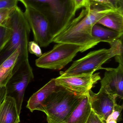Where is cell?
Listing matches in <instances>:
<instances>
[{"label":"cell","mask_w":123,"mask_h":123,"mask_svg":"<svg viewBox=\"0 0 123 123\" xmlns=\"http://www.w3.org/2000/svg\"><path fill=\"white\" fill-rule=\"evenodd\" d=\"M116 10L89 7L82 10L67 26L57 36L52 42L84 46L87 49L92 48L100 42L92 35V29L101 18Z\"/></svg>","instance_id":"obj_1"},{"label":"cell","mask_w":123,"mask_h":123,"mask_svg":"<svg viewBox=\"0 0 123 123\" xmlns=\"http://www.w3.org/2000/svg\"><path fill=\"white\" fill-rule=\"evenodd\" d=\"M4 25L11 29V35L0 52V64L20 47L13 74L21 66L29 62L27 46L31 29L24 13L18 6L11 10Z\"/></svg>","instance_id":"obj_2"},{"label":"cell","mask_w":123,"mask_h":123,"mask_svg":"<svg viewBox=\"0 0 123 123\" xmlns=\"http://www.w3.org/2000/svg\"><path fill=\"white\" fill-rule=\"evenodd\" d=\"M43 14L50 25L53 37L61 32L75 18L71 0H19Z\"/></svg>","instance_id":"obj_3"},{"label":"cell","mask_w":123,"mask_h":123,"mask_svg":"<svg viewBox=\"0 0 123 123\" xmlns=\"http://www.w3.org/2000/svg\"><path fill=\"white\" fill-rule=\"evenodd\" d=\"M84 95L77 94L57 86L55 91L48 97L43 105L48 123H64Z\"/></svg>","instance_id":"obj_4"},{"label":"cell","mask_w":123,"mask_h":123,"mask_svg":"<svg viewBox=\"0 0 123 123\" xmlns=\"http://www.w3.org/2000/svg\"><path fill=\"white\" fill-rule=\"evenodd\" d=\"M110 48L92 51L84 57L75 61L60 76H70L93 74L97 70L105 69L102 65L108 60L117 55H123V45L120 39L110 43Z\"/></svg>","instance_id":"obj_5"},{"label":"cell","mask_w":123,"mask_h":123,"mask_svg":"<svg viewBox=\"0 0 123 123\" xmlns=\"http://www.w3.org/2000/svg\"><path fill=\"white\" fill-rule=\"evenodd\" d=\"M87 50L82 45L70 43L55 45L51 50L42 54L35 61V65L42 68L60 70L72 61L79 52Z\"/></svg>","instance_id":"obj_6"},{"label":"cell","mask_w":123,"mask_h":123,"mask_svg":"<svg viewBox=\"0 0 123 123\" xmlns=\"http://www.w3.org/2000/svg\"><path fill=\"white\" fill-rule=\"evenodd\" d=\"M25 15L32 30L34 41L41 47H46L53 42L50 22L47 17L32 6L24 4Z\"/></svg>","instance_id":"obj_7"},{"label":"cell","mask_w":123,"mask_h":123,"mask_svg":"<svg viewBox=\"0 0 123 123\" xmlns=\"http://www.w3.org/2000/svg\"><path fill=\"white\" fill-rule=\"evenodd\" d=\"M32 69L29 62L21 66L13 74L6 85V96L13 98L16 101L20 115L25 90L34 79Z\"/></svg>","instance_id":"obj_8"},{"label":"cell","mask_w":123,"mask_h":123,"mask_svg":"<svg viewBox=\"0 0 123 123\" xmlns=\"http://www.w3.org/2000/svg\"><path fill=\"white\" fill-rule=\"evenodd\" d=\"M101 80L99 73L70 76H60L55 78L57 86L75 94L84 95L89 92Z\"/></svg>","instance_id":"obj_9"},{"label":"cell","mask_w":123,"mask_h":123,"mask_svg":"<svg viewBox=\"0 0 123 123\" xmlns=\"http://www.w3.org/2000/svg\"><path fill=\"white\" fill-rule=\"evenodd\" d=\"M92 110L105 123L112 114L116 104V96L100 88L97 94L89 92Z\"/></svg>","instance_id":"obj_10"},{"label":"cell","mask_w":123,"mask_h":123,"mask_svg":"<svg viewBox=\"0 0 123 123\" xmlns=\"http://www.w3.org/2000/svg\"><path fill=\"white\" fill-rule=\"evenodd\" d=\"M104 76L101 81V88L108 92L123 99V63H119L116 68H105Z\"/></svg>","instance_id":"obj_11"},{"label":"cell","mask_w":123,"mask_h":123,"mask_svg":"<svg viewBox=\"0 0 123 123\" xmlns=\"http://www.w3.org/2000/svg\"><path fill=\"white\" fill-rule=\"evenodd\" d=\"M56 87L55 79H52L30 97L27 101L26 107L32 112L38 110L45 113L44 103L48 97L55 91Z\"/></svg>","instance_id":"obj_12"},{"label":"cell","mask_w":123,"mask_h":123,"mask_svg":"<svg viewBox=\"0 0 123 123\" xmlns=\"http://www.w3.org/2000/svg\"><path fill=\"white\" fill-rule=\"evenodd\" d=\"M92 111L89 92L85 94L64 123H86Z\"/></svg>","instance_id":"obj_13"},{"label":"cell","mask_w":123,"mask_h":123,"mask_svg":"<svg viewBox=\"0 0 123 123\" xmlns=\"http://www.w3.org/2000/svg\"><path fill=\"white\" fill-rule=\"evenodd\" d=\"M20 122L16 101L13 98L6 96L0 105V123Z\"/></svg>","instance_id":"obj_14"},{"label":"cell","mask_w":123,"mask_h":123,"mask_svg":"<svg viewBox=\"0 0 123 123\" xmlns=\"http://www.w3.org/2000/svg\"><path fill=\"white\" fill-rule=\"evenodd\" d=\"M20 47L16 49L0 64V87H6L13 74L14 68L19 55Z\"/></svg>","instance_id":"obj_15"},{"label":"cell","mask_w":123,"mask_h":123,"mask_svg":"<svg viewBox=\"0 0 123 123\" xmlns=\"http://www.w3.org/2000/svg\"><path fill=\"white\" fill-rule=\"evenodd\" d=\"M97 24L123 33V10L118 9L103 17Z\"/></svg>","instance_id":"obj_16"},{"label":"cell","mask_w":123,"mask_h":123,"mask_svg":"<svg viewBox=\"0 0 123 123\" xmlns=\"http://www.w3.org/2000/svg\"><path fill=\"white\" fill-rule=\"evenodd\" d=\"M123 34L97 24L92 29V35L93 37L99 40L100 42H104L109 44L122 37Z\"/></svg>","instance_id":"obj_17"},{"label":"cell","mask_w":123,"mask_h":123,"mask_svg":"<svg viewBox=\"0 0 123 123\" xmlns=\"http://www.w3.org/2000/svg\"><path fill=\"white\" fill-rule=\"evenodd\" d=\"M90 7L113 10L123 9V0H90Z\"/></svg>","instance_id":"obj_18"},{"label":"cell","mask_w":123,"mask_h":123,"mask_svg":"<svg viewBox=\"0 0 123 123\" xmlns=\"http://www.w3.org/2000/svg\"><path fill=\"white\" fill-rule=\"evenodd\" d=\"M11 35L10 28L4 25H0V52L9 40Z\"/></svg>","instance_id":"obj_19"},{"label":"cell","mask_w":123,"mask_h":123,"mask_svg":"<svg viewBox=\"0 0 123 123\" xmlns=\"http://www.w3.org/2000/svg\"><path fill=\"white\" fill-rule=\"evenodd\" d=\"M27 49L31 54L34 55L38 57H39L42 55L40 47L34 41L29 42Z\"/></svg>","instance_id":"obj_20"},{"label":"cell","mask_w":123,"mask_h":123,"mask_svg":"<svg viewBox=\"0 0 123 123\" xmlns=\"http://www.w3.org/2000/svg\"><path fill=\"white\" fill-rule=\"evenodd\" d=\"M74 12L76 13L79 9L90 7V0H71Z\"/></svg>","instance_id":"obj_21"},{"label":"cell","mask_w":123,"mask_h":123,"mask_svg":"<svg viewBox=\"0 0 123 123\" xmlns=\"http://www.w3.org/2000/svg\"><path fill=\"white\" fill-rule=\"evenodd\" d=\"M19 0H0V9H12L17 6Z\"/></svg>","instance_id":"obj_22"},{"label":"cell","mask_w":123,"mask_h":123,"mask_svg":"<svg viewBox=\"0 0 123 123\" xmlns=\"http://www.w3.org/2000/svg\"><path fill=\"white\" fill-rule=\"evenodd\" d=\"M86 123H105L92 110Z\"/></svg>","instance_id":"obj_23"},{"label":"cell","mask_w":123,"mask_h":123,"mask_svg":"<svg viewBox=\"0 0 123 123\" xmlns=\"http://www.w3.org/2000/svg\"><path fill=\"white\" fill-rule=\"evenodd\" d=\"M12 9H0V25H4Z\"/></svg>","instance_id":"obj_24"},{"label":"cell","mask_w":123,"mask_h":123,"mask_svg":"<svg viewBox=\"0 0 123 123\" xmlns=\"http://www.w3.org/2000/svg\"><path fill=\"white\" fill-rule=\"evenodd\" d=\"M6 96V87H0V105L2 103Z\"/></svg>","instance_id":"obj_25"},{"label":"cell","mask_w":123,"mask_h":123,"mask_svg":"<svg viewBox=\"0 0 123 123\" xmlns=\"http://www.w3.org/2000/svg\"><path fill=\"white\" fill-rule=\"evenodd\" d=\"M117 122L115 120L112 119V118H108L107 120L106 121V123H117Z\"/></svg>","instance_id":"obj_26"}]
</instances>
